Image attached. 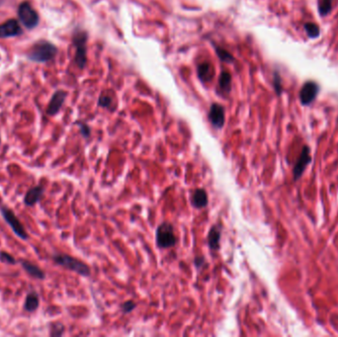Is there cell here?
I'll return each instance as SVG.
<instances>
[{
	"instance_id": "30bf717a",
	"label": "cell",
	"mask_w": 338,
	"mask_h": 337,
	"mask_svg": "<svg viewBox=\"0 0 338 337\" xmlns=\"http://www.w3.org/2000/svg\"><path fill=\"white\" fill-rule=\"evenodd\" d=\"M309 161H310L309 149H308V147H304L301 150L300 158L297 161V164L294 167V178H295V180H298L300 178L302 172L304 171L306 165L309 163Z\"/></svg>"
},
{
	"instance_id": "9c48e42d",
	"label": "cell",
	"mask_w": 338,
	"mask_h": 337,
	"mask_svg": "<svg viewBox=\"0 0 338 337\" xmlns=\"http://www.w3.org/2000/svg\"><path fill=\"white\" fill-rule=\"evenodd\" d=\"M21 33L22 29L19 23L14 19H10L0 25V38L15 37Z\"/></svg>"
},
{
	"instance_id": "7a4b0ae2",
	"label": "cell",
	"mask_w": 338,
	"mask_h": 337,
	"mask_svg": "<svg viewBox=\"0 0 338 337\" xmlns=\"http://www.w3.org/2000/svg\"><path fill=\"white\" fill-rule=\"evenodd\" d=\"M156 244L161 249L171 248L176 244L173 225L170 223L164 222L158 225L156 229Z\"/></svg>"
},
{
	"instance_id": "d4e9b609",
	"label": "cell",
	"mask_w": 338,
	"mask_h": 337,
	"mask_svg": "<svg viewBox=\"0 0 338 337\" xmlns=\"http://www.w3.org/2000/svg\"><path fill=\"white\" fill-rule=\"evenodd\" d=\"M112 104V98L109 96H101L99 99V105L108 108Z\"/></svg>"
},
{
	"instance_id": "2e32d148",
	"label": "cell",
	"mask_w": 338,
	"mask_h": 337,
	"mask_svg": "<svg viewBox=\"0 0 338 337\" xmlns=\"http://www.w3.org/2000/svg\"><path fill=\"white\" fill-rule=\"evenodd\" d=\"M21 265L30 276H32L34 278H37V279H44L45 278L44 271L41 268H39L37 265L29 262V261H25V260L21 261Z\"/></svg>"
},
{
	"instance_id": "9a60e30c",
	"label": "cell",
	"mask_w": 338,
	"mask_h": 337,
	"mask_svg": "<svg viewBox=\"0 0 338 337\" xmlns=\"http://www.w3.org/2000/svg\"><path fill=\"white\" fill-rule=\"evenodd\" d=\"M214 68L210 63H203L198 67V76L203 82H209L214 77Z\"/></svg>"
},
{
	"instance_id": "44dd1931",
	"label": "cell",
	"mask_w": 338,
	"mask_h": 337,
	"mask_svg": "<svg viewBox=\"0 0 338 337\" xmlns=\"http://www.w3.org/2000/svg\"><path fill=\"white\" fill-rule=\"evenodd\" d=\"M273 86L275 89V92L278 96H281L283 93V85H282V78L278 72H275L273 75Z\"/></svg>"
},
{
	"instance_id": "603a6c76",
	"label": "cell",
	"mask_w": 338,
	"mask_h": 337,
	"mask_svg": "<svg viewBox=\"0 0 338 337\" xmlns=\"http://www.w3.org/2000/svg\"><path fill=\"white\" fill-rule=\"evenodd\" d=\"M121 307H122L124 313H129L137 307V304L133 300H128V301H125L124 303H122Z\"/></svg>"
},
{
	"instance_id": "8992f818",
	"label": "cell",
	"mask_w": 338,
	"mask_h": 337,
	"mask_svg": "<svg viewBox=\"0 0 338 337\" xmlns=\"http://www.w3.org/2000/svg\"><path fill=\"white\" fill-rule=\"evenodd\" d=\"M86 41H87L86 32L79 31L75 33L74 37V44L76 48L75 62L80 69H83L86 64Z\"/></svg>"
},
{
	"instance_id": "4fadbf2b",
	"label": "cell",
	"mask_w": 338,
	"mask_h": 337,
	"mask_svg": "<svg viewBox=\"0 0 338 337\" xmlns=\"http://www.w3.org/2000/svg\"><path fill=\"white\" fill-rule=\"evenodd\" d=\"M191 201L196 209H203L208 206V194L204 189H196L192 194Z\"/></svg>"
},
{
	"instance_id": "7402d4cb",
	"label": "cell",
	"mask_w": 338,
	"mask_h": 337,
	"mask_svg": "<svg viewBox=\"0 0 338 337\" xmlns=\"http://www.w3.org/2000/svg\"><path fill=\"white\" fill-rule=\"evenodd\" d=\"M216 53H217V55L219 56V58H220L223 62L227 63V64L232 63L233 60H234L233 57H232L227 51H225V49H222V48H220V47H216Z\"/></svg>"
},
{
	"instance_id": "cb8c5ba5",
	"label": "cell",
	"mask_w": 338,
	"mask_h": 337,
	"mask_svg": "<svg viewBox=\"0 0 338 337\" xmlns=\"http://www.w3.org/2000/svg\"><path fill=\"white\" fill-rule=\"evenodd\" d=\"M0 260L6 264H15L16 260L7 252H0Z\"/></svg>"
},
{
	"instance_id": "7c38bea8",
	"label": "cell",
	"mask_w": 338,
	"mask_h": 337,
	"mask_svg": "<svg viewBox=\"0 0 338 337\" xmlns=\"http://www.w3.org/2000/svg\"><path fill=\"white\" fill-rule=\"evenodd\" d=\"M221 234H222V228L219 225H214L209 230L208 244H209V247L214 251L220 249Z\"/></svg>"
},
{
	"instance_id": "ffe728a7",
	"label": "cell",
	"mask_w": 338,
	"mask_h": 337,
	"mask_svg": "<svg viewBox=\"0 0 338 337\" xmlns=\"http://www.w3.org/2000/svg\"><path fill=\"white\" fill-rule=\"evenodd\" d=\"M220 86L221 88L225 91L229 92L231 88V75L227 72H223L220 76Z\"/></svg>"
},
{
	"instance_id": "484cf974",
	"label": "cell",
	"mask_w": 338,
	"mask_h": 337,
	"mask_svg": "<svg viewBox=\"0 0 338 337\" xmlns=\"http://www.w3.org/2000/svg\"><path fill=\"white\" fill-rule=\"evenodd\" d=\"M79 127H80V132L81 134L83 135V137L85 138H88L89 135H90V129L88 128V126L84 125V124H78Z\"/></svg>"
},
{
	"instance_id": "d6986e66",
	"label": "cell",
	"mask_w": 338,
	"mask_h": 337,
	"mask_svg": "<svg viewBox=\"0 0 338 337\" xmlns=\"http://www.w3.org/2000/svg\"><path fill=\"white\" fill-rule=\"evenodd\" d=\"M332 2L333 0H319L317 9L318 13L321 17H326L332 10Z\"/></svg>"
},
{
	"instance_id": "4316f807",
	"label": "cell",
	"mask_w": 338,
	"mask_h": 337,
	"mask_svg": "<svg viewBox=\"0 0 338 337\" xmlns=\"http://www.w3.org/2000/svg\"><path fill=\"white\" fill-rule=\"evenodd\" d=\"M203 262H204V258H203V257H197V258L195 259V265H196L197 267L202 266Z\"/></svg>"
},
{
	"instance_id": "52a82bcc",
	"label": "cell",
	"mask_w": 338,
	"mask_h": 337,
	"mask_svg": "<svg viewBox=\"0 0 338 337\" xmlns=\"http://www.w3.org/2000/svg\"><path fill=\"white\" fill-rule=\"evenodd\" d=\"M18 15L25 27L28 29L35 28L39 23L37 12L32 8L28 2H23L18 9Z\"/></svg>"
},
{
	"instance_id": "3957f363",
	"label": "cell",
	"mask_w": 338,
	"mask_h": 337,
	"mask_svg": "<svg viewBox=\"0 0 338 337\" xmlns=\"http://www.w3.org/2000/svg\"><path fill=\"white\" fill-rule=\"evenodd\" d=\"M53 258L57 264L69 270H72L81 276L87 277L90 275V268L85 263L76 259L73 256H70L68 254H57Z\"/></svg>"
},
{
	"instance_id": "277c9868",
	"label": "cell",
	"mask_w": 338,
	"mask_h": 337,
	"mask_svg": "<svg viewBox=\"0 0 338 337\" xmlns=\"http://www.w3.org/2000/svg\"><path fill=\"white\" fill-rule=\"evenodd\" d=\"M2 217L4 218L5 222L10 225L14 233L20 237L21 239H28V233L25 229V227L22 225V223L19 221V219L16 217V215L7 207H1L0 208Z\"/></svg>"
},
{
	"instance_id": "5bb4252c",
	"label": "cell",
	"mask_w": 338,
	"mask_h": 337,
	"mask_svg": "<svg viewBox=\"0 0 338 337\" xmlns=\"http://www.w3.org/2000/svg\"><path fill=\"white\" fill-rule=\"evenodd\" d=\"M43 193H44V188L42 186H36V187L32 188L30 189L25 198H24V203L26 206H34L36 205L38 202L41 200L42 196H43Z\"/></svg>"
},
{
	"instance_id": "6da1fadb",
	"label": "cell",
	"mask_w": 338,
	"mask_h": 337,
	"mask_svg": "<svg viewBox=\"0 0 338 337\" xmlns=\"http://www.w3.org/2000/svg\"><path fill=\"white\" fill-rule=\"evenodd\" d=\"M56 55L57 48L53 44L46 41H41L32 47L28 57L34 62L45 63L54 59Z\"/></svg>"
},
{
	"instance_id": "ba28073f",
	"label": "cell",
	"mask_w": 338,
	"mask_h": 337,
	"mask_svg": "<svg viewBox=\"0 0 338 337\" xmlns=\"http://www.w3.org/2000/svg\"><path fill=\"white\" fill-rule=\"evenodd\" d=\"M209 120L211 124L218 129H222L225 125V109L222 105L214 103L209 111Z\"/></svg>"
},
{
	"instance_id": "ac0fdd59",
	"label": "cell",
	"mask_w": 338,
	"mask_h": 337,
	"mask_svg": "<svg viewBox=\"0 0 338 337\" xmlns=\"http://www.w3.org/2000/svg\"><path fill=\"white\" fill-rule=\"evenodd\" d=\"M303 29H304L306 36L309 39H317L320 36V28L315 23H312V22L305 23L303 25Z\"/></svg>"
},
{
	"instance_id": "5b68a950",
	"label": "cell",
	"mask_w": 338,
	"mask_h": 337,
	"mask_svg": "<svg viewBox=\"0 0 338 337\" xmlns=\"http://www.w3.org/2000/svg\"><path fill=\"white\" fill-rule=\"evenodd\" d=\"M319 92V85L317 82L308 80L300 88L299 98L302 106L310 105L317 97Z\"/></svg>"
},
{
	"instance_id": "e0dca14e",
	"label": "cell",
	"mask_w": 338,
	"mask_h": 337,
	"mask_svg": "<svg viewBox=\"0 0 338 337\" xmlns=\"http://www.w3.org/2000/svg\"><path fill=\"white\" fill-rule=\"evenodd\" d=\"M39 303H40V300H39L37 293L31 292L26 298L24 307L27 311H34L39 307Z\"/></svg>"
},
{
	"instance_id": "8fae6325",
	"label": "cell",
	"mask_w": 338,
	"mask_h": 337,
	"mask_svg": "<svg viewBox=\"0 0 338 337\" xmlns=\"http://www.w3.org/2000/svg\"><path fill=\"white\" fill-rule=\"evenodd\" d=\"M67 97V93L64 91H58L54 94L48 108H47V113L51 116L56 115L57 113L59 112L66 100Z\"/></svg>"
}]
</instances>
